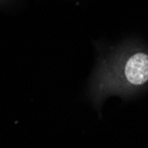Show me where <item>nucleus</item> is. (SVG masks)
<instances>
[{"instance_id": "obj_1", "label": "nucleus", "mask_w": 148, "mask_h": 148, "mask_svg": "<svg viewBox=\"0 0 148 148\" xmlns=\"http://www.w3.org/2000/svg\"><path fill=\"white\" fill-rule=\"evenodd\" d=\"M126 81L135 86H140L148 82V54L138 52L130 56L123 69Z\"/></svg>"}]
</instances>
